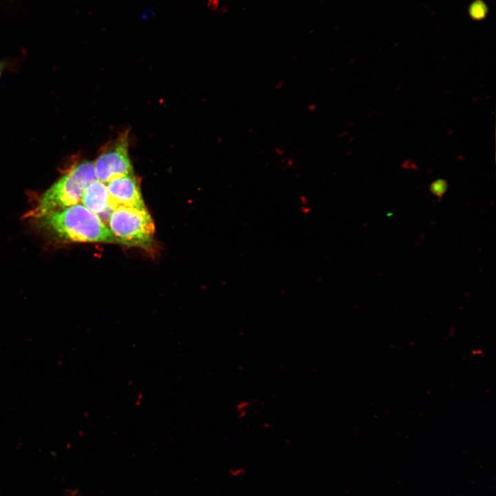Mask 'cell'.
I'll list each match as a JSON object with an SVG mask.
<instances>
[{"label":"cell","mask_w":496,"mask_h":496,"mask_svg":"<svg viewBox=\"0 0 496 496\" xmlns=\"http://www.w3.org/2000/svg\"><path fill=\"white\" fill-rule=\"evenodd\" d=\"M43 225L59 238L79 242H115L102 219L83 205L76 204L43 218Z\"/></svg>","instance_id":"6da1fadb"},{"label":"cell","mask_w":496,"mask_h":496,"mask_svg":"<svg viewBox=\"0 0 496 496\" xmlns=\"http://www.w3.org/2000/svg\"><path fill=\"white\" fill-rule=\"evenodd\" d=\"M95 180L94 163H76L43 194L37 206L25 216L43 218L79 204L84 190Z\"/></svg>","instance_id":"7a4b0ae2"},{"label":"cell","mask_w":496,"mask_h":496,"mask_svg":"<svg viewBox=\"0 0 496 496\" xmlns=\"http://www.w3.org/2000/svg\"><path fill=\"white\" fill-rule=\"evenodd\" d=\"M109 229L115 241L147 248L153 241L155 226L147 209L120 206L109 217Z\"/></svg>","instance_id":"3957f363"},{"label":"cell","mask_w":496,"mask_h":496,"mask_svg":"<svg viewBox=\"0 0 496 496\" xmlns=\"http://www.w3.org/2000/svg\"><path fill=\"white\" fill-rule=\"evenodd\" d=\"M128 145V132H125L104 147L94 163L96 180L107 184L134 174Z\"/></svg>","instance_id":"277c9868"},{"label":"cell","mask_w":496,"mask_h":496,"mask_svg":"<svg viewBox=\"0 0 496 496\" xmlns=\"http://www.w3.org/2000/svg\"><path fill=\"white\" fill-rule=\"evenodd\" d=\"M106 186L113 210L120 206L146 209L138 182L134 174L114 179Z\"/></svg>","instance_id":"5b68a950"},{"label":"cell","mask_w":496,"mask_h":496,"mask_svg":"<svg viewBox=\"0 0 496 496\" xmlns=\"http://www.w3.org/2000/svg\"><path fill=\"white\" fill-rule=\"evenodd\" d=\"M81 203L99 217L106 214L109 218L113 211L107 186L98 180L87 186Z\"/></svg>","instance_id":"8992f818"},{"label":"cell","mask_w":496,"mask_h":496,"mask_svg":"<svg viewBox=\"0 0 496 496\" xmlns=\"http://www.w3.org/2000/svg\"><path fill=\"white\" fill-rule=\"evenodd\" d=\"M488 10V7L484 1L473 0L468 6V14L472 20L479 21L486 17Z\"/></svg>","instance_id":"52a82bcc"},{"label":"cell","mask_w":496,"mask_h":496,"mask_svg":"<svg viewBox=\"0 0 496 496\" xmlns=\"http://www.w3.org/2000/svg\"><path fill=\"white\" fill-rule=\"evenodd\" d=\"M448 184L447 180L439 178L433 181L429 185L430 192L437 197L438 199H441L447 191Z\"/></svg>","instance_id":"ba28073f"},{"label":"cell","mask_w":496,"mask_h":496,"mask_svg":"<svg viewBox=\"0 0 496 496\" xmlns=\"http://www.w3.org/2000/svg\"><path fill=\"white\" fill-rule=\"evenodd\" d=\"M249 402L245 400L240 401L236 407L238 413V418L244 417L247 413V408L249 406Z\"/></svg>","instance_id":"9c48e42d"},{"label":"cell","mask_w":496,"mask_h":496,"mask_svg":"<svg viewBox=\"0 0 496 496\" xmlns=\"http://www.w3.org/2000/svg\"><path fill=\"white\" fill-rule=\"evenodd\" d=\"M207 6L214 12L226 10L220 0H207Z\"/></svg>","instance_id":"30bf717a"},{"label":"cell","mask_w":496,"mask_h":496,"mask_svg":"<svg viewBox=\"0 0 496 496\" xmlns=\"http://www.w3.org/2000/svg\"><path fill=\"white\" fill-rule=\"evenodd\" d=\"M246 471L243 468H237L236 469H234L231 471V475L234 477H240L245 475Z\"/></svg>","instance_id":"8fae6325"},{"label":"cell","mask_w":496,"mask_h":496,"mask_svg":"<svg viewBox=\"0 0 496 496\" xmlns=\"http://www.w3.org/2000/svg\"><path fill=\"white\" fill-rule=\"evenodd\" d=\"M3 65L0 62V76L3 71Z\"/></svg>","instance_id":"7c38bea8"}]
</instances>
